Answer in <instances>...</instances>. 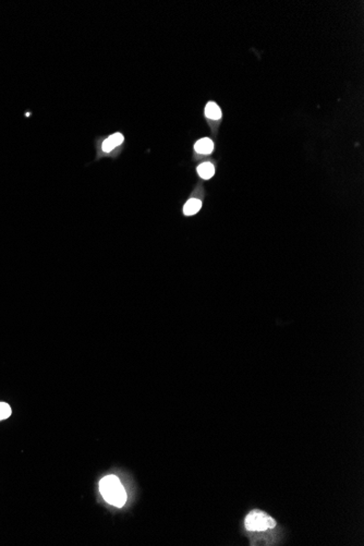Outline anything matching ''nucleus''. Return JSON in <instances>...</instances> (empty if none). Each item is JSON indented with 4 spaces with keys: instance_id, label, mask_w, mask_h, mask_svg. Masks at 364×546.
I'll return each mask as SVG.
<instances>
[{
    "instance_id": "obj_1",
    "label": "nucleus",
    "mask_w": 364,
    "mask_h": 546,
    "mask_svg": "<svg viewBox=\"0 0 364 546\" xmlns=\"http://www.w3.org/2000/svg\"><path fill=\"white\" fill-rule=\"evenodd\" d=\"M99 492L102 496L111 506L121 508L127 502V493L121 484L118 477L109 474L103 478L99 482Z\"/></svg>"
},
{
    "instance_id": "obj_2",
    "label": "nucleus",
    "mask_w": 364,
    "mask_h": 546,
    "mask_svg": "<svg viewBox=\"0 0 364 546\" xmlns=\"http://www.w3.org/2000/svg\"><path fill=\"white\" fill-rule=\"evenodd\" d=\"M244 527L247 531L261 532V531L274 529L276 527V521L271 516L255 509L247 514L244 519Z\"/></svg>"
},
{
    "instance_id": "obj_3",
    "label": "nucleus",
    "mask_w": 364,
    "mask_h": 546,
    "mask_svg": "<svg viewBox=\"0 0 364 546\" xmlns=\"http://www.w3.org/2000/svg\"><path fill=\"white\" fill-rule=\"evenodd\" d=\"M194 150L196 153L202 155H209L214 150V143L213 141L209 138H204L199 140L194 145Z\"/></svg>"
},
{
    "instance_id": "obj_4",
    "label": "nucleus",
    "mask_w": 364,
    "mask_h": 546,
    "mask_svg": "<svg viewBox=\"0 0 364 546\" xmlns=\"http://www.w3.org/2000/svg\"><path fill=\"white\" fill-rule=\"evenodd\" d=\"M202 202L198 199H190L183 207V214L185 216L195 215L201 210Z\"/></svg>"
},
{
    "instance_id": "obj_5",
    "label": "nucleus",
    "mask_w": 364,
    "mask_h": 546,
    "mask_svg": "<svg viewBox=\"0 0 364 546\" xmlns=\"http://www.w3.org/2000/svg\"><path fill=\"white\" fill-rule=\"evenodd\" d=\"M205 116L212 120H218L221 117V110L218 105L214 102L207 103L205 107Z\"/></svg>"
},
{
    "instance_id": "obj_6",
    "label": "nucleus",
    "mask_w": 364,
    "mask_h": 546,
    "mask_svg": "<svg viewBox=\"0 0 364 546\" xmlns=\"http://www.w3.org/2000/svg\"><path fill=\"white\" fill-rule=\"evenodd\" d=\"M198 174L200 175L201 178L205 180L211 179L215 174V168L211 163H203L198 167Z\"/></svg>"
},
{
    "instance_id": "obj_7",
    "label": "nucleus",
    "mask_w": 364,
    "mask_h": 546,
    "mask_svg": "<svg viewBox=\"0 0 364 546\" xmlns=\"http://www.w3.org/2000/svg\"><path fill=\"white\" fill-rule=\"evenodd\" d=\"M11 414H12V409L10 407V404L7 402L0 401V422L9 419L11 417Z\"/></svg>"
},
{
    "instance_id": "obj_8",
    "label": "nucleus",
    "mask_w": 364,
    "mask_h": 546,
    "mask_svg": "<svg viewBox=\"0 0 364 546\" xmlns=\"http://www.w3.org/2000/svg\"><path fill=\"white\" fill-rule=\"evenodd\" d=\"M107 139L110 141L111 144H113V145L115 146V148H117V146H119V145H121V144L123 143L124 136H123L122 134H121V133L117 132V133H114V134L109 135Z\"/></svg>"
},
{
    "instance_id": "obj_9",
    "label": "nucleus",
    "mask_w": 364,
    "mask_h": 546,
    "mask_svg": "<svg viewBox=\"0 0 364 546\" xmlns=\"http://www.w3.org/2000/svg\"><path fill=\"white\" fill-rule=\"evenodd\" d=\"M115 149L116 148L113 144H111V142L108 139H106L102 144V150H103V152H105V153H110V152L114 151Z\"/></svg>"
}]
</instances>
